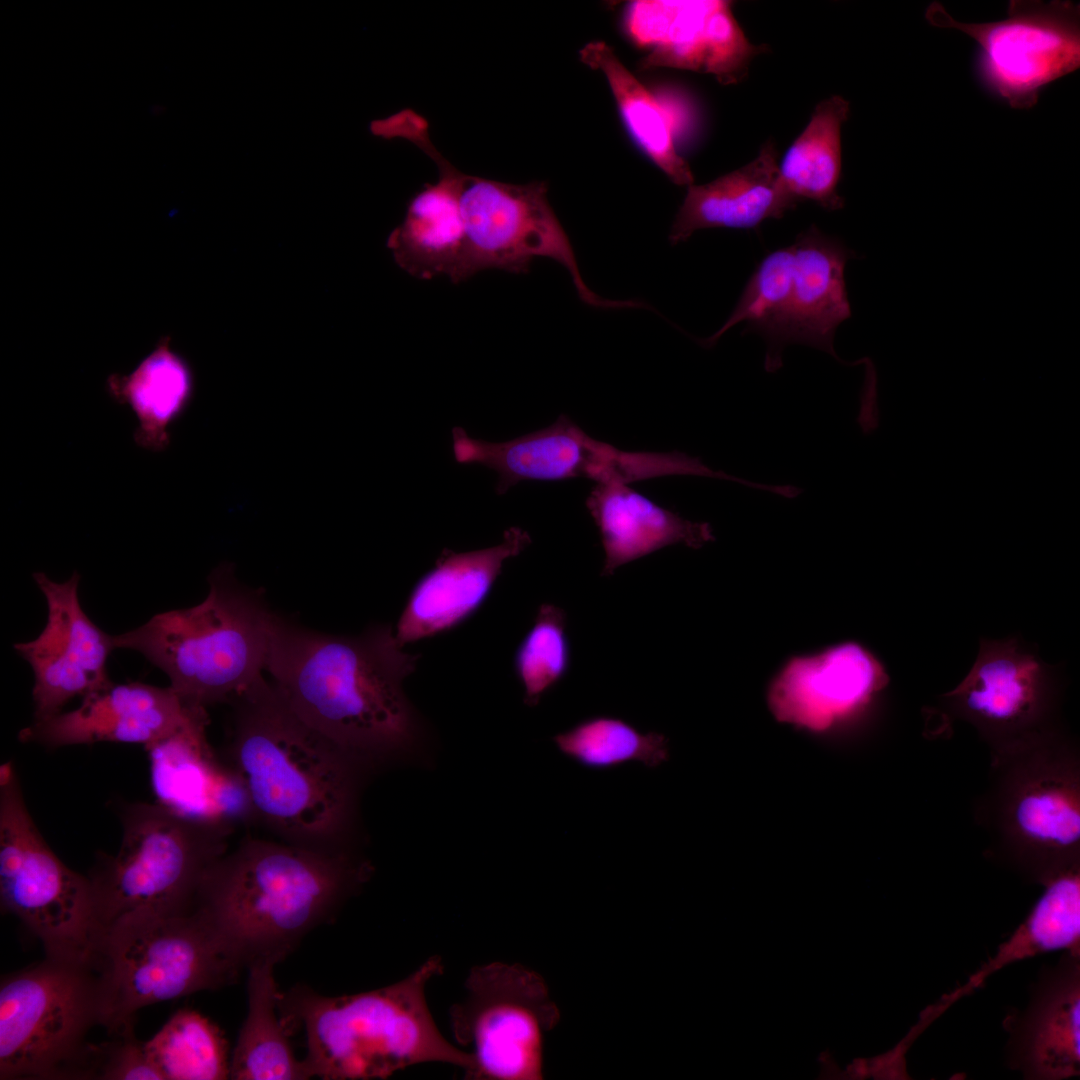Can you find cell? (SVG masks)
<instances>
[{"label": "cell", "mask_w": 1080, "mask_h": 1080, "mask_svg": "<svg viewBox=\"0 0 1080 1080\" xmlns=\"http://www.w3.org/2000/svg\"><path fill=\"white\" fill-rule=\"evenodd\" d=\"M419 657L391 625L337 636L274 612L264 670L303 722L374 771L428 755V730L402 686Z\"/></svg>", "instance_id": "cell-1"}, {"label": "cell", "mask_w": 1080, "mask_h": 1080, "mask_svg": "<svg viewBox=\"0 0 1080 1080\" xmlns=\"http://www.w3.org/2000/svg\"><path fill=\"white\" fill-rule=\"evenodd\" d=\"M230 705L225 761L255 820L285 842L350 850L372 770L303 722L263 675Z\"/></svg>", "instance_id": "cell-2"}, {"label": "cell", "mask_w": 1080, "mask_h": 1080, "mask_svg": "<svg viewBox=\"0 0 1080 1080\" xmlns=\"http://www.w3.org/2000/svg\"><path fill=\"white\" fill-rule=\"evenodd\" d=\"M351 850L248 837L208 870L194 909L242 964L283 959L369 878Z\"/></svg>", "instance_id": "cell-3"}, {"label": "cell", "mask_w": 1080, "mask_h": 1080, "mask_svg": "<svg viewBox=\"0 0 1080 1080\" xmlns=\"http://www.w3.org/2000/svg\"><path fill=\"white\" fill-rule=\"evenodd\" d=\"M443 973L434 955L406 978L352 995L323 996L294 988L279 996L283 1018L305 1031L311 1078L385 1079L423 1063L473 1068L470 1052L449 1042L428 1008L426 987Z\"/></svg>", "instance_id": "cell-4"}, {"label": "cell", "mask_w": 1080, "mask_h": 1080, "mask_svg": "<svg viewBox=\"0 0 1080 1080\" xmlns=\"http://www.w3.org/2000/svg\"><path fill=\"white\" fill-rule=\"evenodd\" d=\"M208 583L199 604L113 635L115 649L142 654L187 705L206 709L230 704L263 675L274 615L263 592L239 582L230 563L216 567Z\"/></svg>", "instance_id": "cell-5"}, {"label": "cell", "mask_w": 1080, "mask_h": 1080, "mask_svg": "<svg viewBox=\"0 0 1080 1080\" xmlns=\"http://www.w3.org/2000/svg\"><path fill=\"white\" fill-rule=\"evenodd\" d=\"M92 961L111 1035L132 1029L146 1006L230 984L243 965L196 909L127 913L100 931Z\"/></svg>", "instance_id": "cell-6"}, {"label": "cell", "mask_w": 1080, "mask_h": 1080, "mask_svg": "<svg viewBox=\"0 0 1080 1080\" xmlns=\"http://www.w3.org/2000/svg\"><path fill=\"white\" fill-rule=\"evenodd\" d=\"M101 1025L92 959L46 955L0 985V1079H85Z\"/></svg>", "instance_id": "cell-7"}, {"label": "cell", "mask_w": 1080, "mask_h": 1080, "mask_svg": "<svg viewBox=\"0 0 1080 1080\" xmlns=\"http://www.w3.org/2000/svg\"><path fill=\"white\" fill-rule=\"evenodd\" d=\"M855 257L839 239L812 225L760 262L729 318L702 340L703 346H713L730 328L746 322L766 340L767 372L782 367L789 344L811 346L845 365L860 364L843 361L834 348L837 327L851 316L844 271Z\"/></svg>", "instance_id": "cell-8"}, {"label": "cell", "mask_w": 1080, "mask_h": 1080, "mask_svg": "<svg viewBox=\"0 0 1080 1080\" xmlns=\"http://www.w3.org/2000/svg\"><path fill=\"white\" fill-rule=\"evenodd\" d=\"M121 822L117 854L101 858L87 876L98 934L134 911H192L206 873L227 852L230 836L184 820L157 803L125 806Z\"/></svg>", "instance_id": "cell-9"}, {"label": "cell", "mask_w": 1080, "mask_h": 1080, "mask_svg": "<svg viewBox=\"0 0 1080 1080\" xmlns=\"http://www.w3.org/2000/svg\"><path fill=\"white\" fill-rule=\"evenodd\" d=\"M1060 738L995 754L990 826L1006 854L1040 882L1079 864V771Z\"/></svg>", "instance_id": "cell-10"}, {"label": "cell", "mask_w": 1080, "mask_h": 1080, "mask_svg": "<svg viewBox=\"0 0 1080 1080\" xmlns=\"http://www.w3.org/2000/svg\"><path fill=\"white\" fill-rule=\"evenodd\" d=\"M0 902L40 939L46 955L92 959L98 927L89 879L42 837L11 761L0 767Z\"/></svg>", "instance_id": "cell-11"}, {"label": "cell", "mask_w": 1080, "mask_h": 1080, "mask_svg": "<svg viewBox=\"0 0 1080 1080\" xmlns=\"http://www.w3.org/2000/svg\"><path fill=\"white\" fill-rule=\"evenodd\" d=\"M466 996L450 1022L456 1041L471 1048V1080H542L545 1036L560 1021L545 980L521 965L474 966Z\"/></svg>", "instance_id": "cell-12"}, {"label": "cell", "mask_w": 1080, "mask_h": 1080, "mask_svg": "<svg viewBox=\"0 0 1080 1080\" xmlns=\"http://www.w3.org/2000/svg\"><path fill=\"white\" fill-rule=\"evenodd\" d=\"M547 192L543 181L510 184L466 175L461 192L466 250L460 282L488 269L526 273L535 258L545 257L568 271L584 303L603 308L643 306L603 299L587 287Z\"/></svg>", "instance_id": "cell-13"}, {"label": "cell", "mask_w": 1080, "mask_h": 1080, "mask_svg": "<svg viewBox=\"0 0 1080 1080\" xmlns=\"http://www.w3.org/2000/svg\"><path fill=\"white\" fill-rule=\"evenodd\" d=\"M925 18L976 41L982 80L1015 109L1032 108L1044 86L1080 66V6L1072 1L1013 0L1005 19L986 23L960 22L933 2Z\"/></svg>", "instance_id": "cell-14"}, {"label": "cell", "mask_w": 1080, "mask_h": 1080, "mask_svg": "<svg viewBox=\"0 0 1080 1080\" xmlns=\"http://www.w3.org/2000/svg\"><path fill=\"white\" fill-rule=\"evenodd\" d=\"M1059 698L1053 667L1019 637H1009L981 639L970 672L941 702L1000 754L1059 735Z\"/></svg>", "instance_id": "cell-15"}, {"label": "cell", "mask_w": 1080, "mask_h": 1080, "mask_svg": "<svg viewBox=\"0 0 1080 1080\" xmlns=\"http://www.w3.org/2000/svg\"><path fill=\"white\" fill-rule=\"evenodd\" d=\"M721 0H637L624 13L632 42L647 53L642 69L676 68L708 73L721 84H735L763 46L749 42Z\"/></svg>", "instance_id": "cell-16"}, {"label": "cell", "mask_w": 1080, "mask_h": 1080, "mask_svg": "<svg viewBox=\"0 0 1080 1080\" xmlns=\"http://www.w3.org/2000/svg\"><path fill=\"white\" fill-rule=\"evenodd\" d=\"M33 578L46 600L47 621L36 638L16 643L14 649L32 668L34 715L42 720L61 712L74 697L108 686L107 663L115 647L113 635L81 606L78 572L63 582L44 572Z\"/></svg>", "instance_id": "cell-17"}, {"label": "cell", "mask_w": 1080, "mask_h": 1080, "mask_svg": "<svg viewBox=\"0 0 1080 1080\" xmlns=\"http://www.w3.org/2000/svg\"><path fill=\"white\" fill-rule=\"evenodd\" d=\"M452 450L459 464H479L495 471L498 495L522 481L586 478L595 483L629 484L639 459L637 452L590 437L564 414L543 429L498 443L469 437L463 428L454 427Z\"/></svg>", "instance_id": "cell-18"}, {"label": "cell", "mask_w": 1080, "mask_h": 1080, "mask_svg": "<svg viewBox=\"0 0 1080 1080\" xmlns=\"http://www.w3.org/2000/svg\"><path fill=\"white\" fill-rule=\"evenodd\" d=\"M207 710L173 734L145 747L156 803L191 823L232 834L255 820L237 772L207 739Z\"/></svg>", "instance_id": "cell-19"}, {"label": "cell", "mask_w": 1080, "mask_h": 1080, "mask_svg": "<svg viewBox=\"0 0 1080 1080\" xmlns=\"http://www.w3.org/2000/svg\"><path fill=\"white\" fill-rule=\"evenodd\" d=\"M204 709L187 705L170 686L111 682L84 696L71 711L34 720L20 732V739L49 748L98 742L147 747L173 734Z\"/></svg>", "instance_id": "cell-20"}, {"label": "cell", "mask_w": 1080, "mask_h": 1080, "mask_svg": "<svg viewBox=\"0 0 1080 1080\" xmlns=\"http://www.w3.org/2000/svg\"><path fill=\"white\" fill-rule=\"evenodd\" d=\"M887 682L878 659L847 642L792 658L772 681L768 704L777 720L823 732L864 708Z\"/></svg>", "instance_id": "cell-21"}, {"label": "cell", "mask_w": 1080, "mask_h": 1080, "mask_svg": "<svg viewBox=\"0 0 1080 1080\" xmlns=\"http://www.w3.org/2000/svg\"><path fill=\"white\" fill-rule=\"evenodd\" d=\"M532 542L521 527L504 531L500 544L468 552L442 550L434 567L412 589L398 620L400 646L455 628L485 601L504 563Z\"/></svg>", "instance_id": "cell-22"}, {"label": "cell", "mask_w": 1080, "mask_h": 1080, "mask_svg": "<svg viewBox=\"0 0 1080 1080\" xmlns=\"http://www.w3.org/2000/svg\"><path fill=\"white\" fill-rule=\"evenodd\" d=\"M409 141L436 163L439 177L410 199L403 221L390 233L386 246L409 275L424 280L447 275L458 283L466 250L461 210L466 175L436 150L428 127L415 130Z\"/></svg>", "instance_id": "cell-23"}, {"label": "cell", "mask_w": 1080, "mask_h": 1080, "mask_svg": "<svg viewBox=\"0 0 1080 1080\" xmlns=\"http://www.w3.org/2000/svg\"><path fill=\"white\" fill-rule=\"evenodd\" d=\"M1080 954L1068 952L1047 973L1030 1004L1005 1024L1010 1061L1025 1078L1062 1080L1080 1073Z\"/></svg>", "instance_id": "cell-24"}, {"label": "cell", "mask_w": 1080, "mask_h": 1080, "mask_svg": "<svg viewBox=\"0 0 1080 1080\" xmlns=\"http://www.w3.org/2000/svg\"><path fill=\"white\" fill-rule=\"evenodd\" d=\"M798 202L781 180L775 145L768 141L748 164L706 184L688 186L669 240L676 245L702 229H753L781 218Z\"/></svg>", "instance_id": "cell-25"}, {"label": "cell", "mask_w": 1080, "mask_h": 1080, "mask_svg": "<svg viewBox=\"0 0 1080 1080\" xmlns=\"http://www.w3.org/2000/svg\"><path fill=\"white\" fill-rule=\"evenodd\" d=\"M585 505L605 553L601 576L670 545L698 549L715 540L709 523L685 519L622 482L595 483Z\"/></svg>", "instance_id": "cell-26"}, {"label": "cell", "mask_w": 1080, "mask_h": 1080, "mask_svg": "<svg viewBox=\"0 0 1080 1080\" xmlns=\"http://www.w3.org/2000/svg\"><path fill=\"white\" fill-rule=\"evenodd\" d=\"M1042 883L1045 889L1026 919L963 986L922 1013L920 1020L924 1025L932 1023L955 1001L1011 963L1056 950L1080 954L1079 865L1060 871Z\"/></svg>", "instance_id": "cell-27"}, {"label": "cell", "mask_w": 1080, "mask_h": 1080, "mask_svg": "<svg viewBox=\"0 0 1080 1080\" xmlns=\"http://www.w3.org/2000/svg\"><path fill=\"white\" fill-rule=\"evenodd\" d=\"M106 389L135 415L137 445L160 452L169 446L172 425L193 400L195 375L188 360L174 349L171 338L163 336L131 372L109 375Z\"/></svg>", "instance_id": "cell-28"}, {"label": "cell", "mask_w": 1080, "mask_h": 1080, "mask_svg": "<svg viewBox=\"0 0 1080 1080\" xmlns=\"http://www.w3.org/2000/svg\"><path fill=\"white\" fill-rule=\"evenodd\" d=\"M580 60L602 72L623 122L637 145L676 185H693L688 162L677 152V117L651 93L603 41H592L579 51Z\"/></svg>", "instance_id": "cell-29"}, {"label": "cell", "mask_w": 1080, "mask_h": 1080, "mask_svg": "<svg viewBox=\"0 0 1080 1080\" xmlns=\"http://www.w3.org/2000/svg\"><path fill=\"white\" fill-rule=\"evenodd\" d=\"M279 960L260 958L249 964L248 1013L230 1060V1079L303 1080L311 1078L305 1060L291 1048L273 968Z\"/></svg>", "instance_id": "cell-30"}, {"label": "cell", "mask_w": 1080, "mask_h": 1080, "mask_svg": "<svg viewBox=\"0 0 1080 1080\" xmlns=\"http://www.w3.org/2000/svg\"><path fill=\"white\" fill-rule=\"evenodd\" d=\"M849 111V102L841 96L821 101L783 156L780 177L798 201L812 200L827 210L844 206L837 186L842 168L841 128Z\"/></svg>", "instance_id": "cell-31"}, {"label": "cell", "mask_w": 1080, "mask_h": 1080, "mask_svg": "<svg viewBox=\"0 0 1080 1080\" xmlns=\"http://www.w3.org/2000/svg\"><path fill=\"white\" fill-rule=\"evenodd\" d=\"M559 751L583 768L604 771L637 762L657 768L670 759L669 740L641 732L626 720L607 715L586 718L553 737Z\"/></svg>", "instance_id": "cell-32"}, {"label": "cell", "mask_w": 1080, "mask_h": 1080, "mask_svg": "<svg viewBox=\"0 0 1080 1080\" xmlns=\"http://www.w3.org/2000/svg\"><path fill=\"white\" fill-rule=\"evenodd\" d=\"M163 1080L230 1078L227 1042L222 1031L197 1011H177L145 1042Z\"/></svg>", "instance_id": "cell-33"}, {"label": "cell", "mask_w": 1080, "mask_h": 1080, "mask_svg": "<svg viewBox=\"0 0 1080 1080\" xmlns=\"http://www.w3.org/2000/svg\"><path fill=\"white\" fill-rule=\"evenodd\" d=\"M566 628L567 614L562 608L548 603L539 606L514 657L527 706H536L569 671L571 647Z\"/></svg>", "instance_id": "cell-34"}, {"label": "cell", "mask_w": 1080, "mask_h": 1080, "mask_svg": "<svg viewBox=\"0 0 1080 1080\" xmlns=\"http://www.w3.org/2000/svg\"><path fill=\"white\" fill-rule=\"evenodd\" d=\"M86 1079L163 1080V1077L148 1055L145 1042L135 1037L132 1028L93 1045Z\"/></svg>", "instance_id": "cell-35"}, {"label": "cell", "mask_w": 1080, "mask_h": 1080, "mask_svg": "<svg viewBox=\"0 0 1080 1080\" xmlns=\"http://www.w3.org/2000/svg\"><path fill=\"white\" fill-rule=\"evenodd\" d=\"M864 381L859 396L857 423L863 434L869 435L877 430L880 421L877 392V373L872 360L863 358Z\"/></svg>", "instance_id": "cell-36"}]
</instances>
